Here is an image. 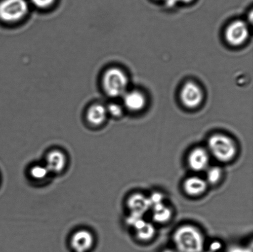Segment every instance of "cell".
<instances>
[{"label":"cell","mask_w":253,"mask_h":252,"mask_svg":"<svg viewBox=\"0 0 253 252\" xmlns=\"http://www.w3.org/2000/svg\"><path fill=\"white\" fill-rule=\"evenodd\" d=\"M173 240L180 252H202L205 243L204 238L199 229L189 224L176 229Z\"/></svg>","instance_id":"6da1fadb"},{"label":"cell","mask_w":253,"mask_h":252,"mask_svg":"<svg viewBox=\"0 0 253 252\" xmlns=\"http://www.w3.org/2000/svg\"><path fill=\"white\" fill-rule=\"evenodd\" d=\"M208 151L218 161L227 163L236 156L237 147L231 138L222 134L213 135L208 139Z\"/></svg>","instance_id":"7a4b0ae2"},{"label":"cell","mask_w":253,"mask_h":252,"mask_svg":"<svg viewBox=\"0 0 253 252\" xmlns=\"http://www.w3.org/2000/svg\"><path fill=\"white\" fill-rule=\"evenodd\" d=\"M102 85L106 95L110 97L118 98L123 96L126 92L128 78L121 69L111 68L104 73Z\"/></svg>","instance_id":"3957f363"},{"label":"cell","mask_w":253,"mask_h":252,"mask_svg":"<svg viewBox=\"0 0 253 252\" xmlns=\"http://www.w3.org/2000/svg\"><path fill=\"white\" fill-rule=\"evenodd\" d=\"M29 11L26 0H2L0 2V19L12 23L23 19Z\"/></svg>","instance_id":"277c9868"},{"label":"cell","mask_w":253,"mask_h":252,"mask_svg":"<svg viewBox=\"0 0 253 252\" xmlns=\"http://www.w3.org/2000/svg\"><path fill=\"white\" fill-rule=\"evenodd\" d=\"M249 36V27L245 22L242 21L233 22L225 31V38L228 43L235 46L244 43Z\"/></svg>","instance_id":"5b68a950"},{"label":"cell","mask_w":253,"mask_h":252,"mask_svg":"<svg viewBox=\"0 0 253 252\" xmlns=\"http://www.w3.org/2000/svg\"><path fill=\"white\" fill-rule=\"evenodd\" d=\"M180 98L186 107L197 108L203 101L202 90L197 84L190 81L183 85L181 90Z\"/></svg>","instance_id":"8992f818"},{"label":"cell","mask_w":253,"mask_h":252,"mask_svg":"<svg viewBox=\"0 0 253 252\" xmlns=\"http://www.w3.org/2000/svg\"><path fill=\"white\" fill-rule=\"evenodd\" d=\"M95 239L93 234L86 229H81L73 234L70 244L74 252H88L93 248Z\"/></svg>","instance_id":"52a82bcc"},{"label":"cell","mask_w":253,"mask_h":252,"mask_svg":"<svg viewBox=\"0 0 253 252\" xmlns=\"http://www.w3.org/2000/svg\"><path fill=\"white\" fill-rule=\"evenodd\" d=\"M187 162L188 166L193 171H204L207 170L209 165V152L203 147H195L188 155Z\"/></svg>","instance_id":"ba28073f"},{"label":"cell","mask_w":253,"mask_h":252,"mask_svg":"<svg viewBox=\"0 0 253 252\" xmlns=\"http://www.w3.org/2000/svg\"><path fill=\"white\" fill-rule=\"evenodd\" d=\"M66 164L67 157L61 150H51L46 155L44 165L50 174H59L63 172Z\"/></svg>","instance_id":"9c48e42d"},{"label":"cell","mask_w":253,"mask_h":252,"mask_svg":"<svg viewBox=\"0 0 253 252\" xmlns=\"http://www.w3.org/2000/svg\"><path fill=\"white\" fill-rule=\"evenodd\" d=\"M186 194L192 197H197L205 193L208 188L205 180L198 177H190L185 180L183 185Z\"/></svg>","instance_id":"30bf717a"},{"label":"cell","mask_w":253,"mask_h":252,"mask_svg":"<svg viewBox=\"0 0 253 252\" xmlns=\"http://www.w3.org/2000/svg\"><path fill=\"white\" fill-rule=\"evenodd\" d=\"M108 113L106 106L101 104H94L86 111V117L91 125L100 126L105 122Z\"/></svg>","instance_id":"8fae6325"},{"label":"cell","mask_w":253,"mask_h":252,"mask_svg":"<svg viewBox=\"0 0 253 252\" xmlns=\"http://www.w3.org/2000/svg\"><path fill=\"white\" fill-rule=\"evenodd\" d=\"M127 206L130 212L143 215L151 208L148 197L139 193L131 195L127 200Z\"/></svg>","instance_id":"7c38bea8"},{"label":"cell","mask_w":253,"mask_h":252,"mask_svg":"<svg viewBox=\"0 0 253 252\" xmlns=\"http://www.w3.org/2000/svg\"><path fill=\"white\" fill-rule=\"evenodd\" d=\"M123 101L126 108L131 111L142 109L146 103L145 96L138 91H126L123 95Z\"/></svg>","instance_id":"4fadbf2b"},{"label":"cell","mask_w":253,"mask_h":252,"mask_svg":"<svg viewBox=\"0 0 253 252\" xmlns=\"http://www.w3.org/2000/svg\"><path fill=\"white\" fill-rule=\"evenodd\" d=\"M153 209V219L158 223H165L170 220L172 216V211L169 207L163 203L155 205Z\"/></svg>","instance_id":"5bb4252c"},{"label":"cell","mask_w":253,"mask_h":252,"mask_svg":"<svg viewBox=\"0 0 253 252\" xmlns=\"http://www.w3.org/2000/svg\"><path fill=\"white\" fill-rule=\"evenodd\" d=\"M136 236L139 240L150 241L155 236L156 229L152 224L145 222L141 226L135 229Z\"/></svg>","instance_id":"9a60e30c"},{"label":"cell","mask_w":253,"mask_h":252,"mask_svg":"<svg viewBox=\"0 0 253 252\" xmlns=\"http://www.w3.org/2000/svg\"><path fill=\"white\" fill-rule=\"evenodd\" d=\"M222 176V170L219 167L215 166L208 168L207 181L208 184H215L219 182Z\"/></svg>","instance_id":"2e32d148"},{"label":"cell","mask_w":253,"mask_h":252,"mask_svg":"<svg viewBox=\"0 0 253 252\" xmlns=\"http://www.w3.org/2000/svg\"><path fill=\"white\" fill-rule=\"evenodd\" d=\"M50 174L45 165H37L31 168L30 170V174L32 179L41 181L46 179L48 175Z\"/></svg>","instance_id":"e0dca14e"},{"label":"cell","mask_w":253,"mask_h":252,"mask_svg":"<svg viewBox=\"0 0 253 252\" xmlns=\"http://www.w3.org/2000/svg\"><path fill=\"white\" fill-rule=\"evenodd\" d=\"M106 108L108 115L110 114L113 117H118L123 114V108L117 103H110Z\"/></svg>","instance_id":"ac0fdd59"},{"label":"cell","mask_w":253,"mask_h":252,"mask_svg":"<svg viewBox=\"0 0 253 252\" xmlns=\"http://www.w3.org/2000/svg\"><path fill=\"white\" fill-rule=\"evenodd\" d=\"M163 195L160 193V192H154L153 194H151V196L148 197L151 207L155 206V205L163 203Z\"/></svg>","instance_id":"d6986e66"},{"label":"cell","mask_w":253,"mask_h":252,"mask_svg":"<svg viewBox=\"0 0 253 252\" xmlns=\"http://www.w3.org/2000/svg\"><path fill=\"white\" fill-rule=\"evenodd\" d=\"M32 3L39 8H47L52 4L55 0H31Z\"/></svg>","instance_id":"ffe728a7"},{"label":"cell","mask_w":253,"mask_h":252,"mask_svg":"<svg viewBox=\"0 0 253 252\" xmlns=\"http://www.w3.org/2000/svg\"><path fill=\"white\" fill-rule=\"evenodd\" d=\"M222 249V244L219 241H213L210 246V251L216 252Z\"/></svg>","instance_id":"44dd1931"},{"label":"cell","mask_w":253,"mask_h":252,"mask_svg":"<svg viewBox=\"0 0 253 252\" xmlns=\"http://www.w3.org/2000/svg\"><path fill=\"white\" fill-rule=\"evenodd\" d=\"M230 252H247V251H244L243 249H233Z\"/></svg>","instance_id":"7402d4cb"},{"label":"cell","mask_w":253,"mask_h":252,"mask_svg":"<svg viewBox=\"0 0 253 252\" xmlns=\"http://www.w3.org/2000/svg\"><path fill=\"white\" fill-rule=\"evenodd\" d=\"M175 2L179 1L181 2H185V3H188V2H192L193 0H175Z\"/></svg>","instance_id":"603a6c76"},{"label":"cell","mask_w":253,"mask_h":252,"mask_svg":"<svg viewBox=\"0 0 253 252\" xmlns=\"http://www.w3.org/2000/svg\"><path fill=\"white\" fill-rule=\"evenodd\" d=\"M163 252H175V251H173L172 250H166L165 251H163Z\"/></svg>","instance_id":"cb8c5ba5"},{"label":"cell","mask_w":253,"mask_h":252,"mask_svg":"<svg viewBox=\"0 0 253 252\" xmlns=\"http://www.w3.org/2000/svg\"><path fill=\"white\" fill-rule=\"evenodd\" d=\"M211 252V251H208V252Z\"/></svg>","instance_id":"d4e9b609"}]
</instances>
